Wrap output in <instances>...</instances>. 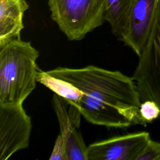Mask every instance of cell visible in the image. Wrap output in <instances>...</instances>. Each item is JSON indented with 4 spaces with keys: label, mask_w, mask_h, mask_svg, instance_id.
<instances>
[{
    "label": "cell",
    "mask_w": 160,
    "mask_h": 160,
    "mask_svg": "<svg viewBox=\"0 0 160 160\" xmlns=\"http://www.w3.org/2000/svg\"><path fill=\"white\" fill-rule=\"evenodd\" d=\"M47 72L80 90L79 111L88 122L114 128L147 126L140 114L141 102L132 77L93 65L58 67Z\"/></svg>",
    "instance_id": "cell-1"
},
{
    "label": "cell",
    "mask_w": 160,
    "mask_h": 160,
    "mask_svg": "<svg viewBox=\"0 0 160 160\" xmlns=\"http://www.w3.org/2000/svg\"><path fill=\"white\" fill-rule=\"evenodd\" d=\"M39 52L21 39L0 48V105L22 104L36 86Z\"/></svg>",
    "instance_id": "cell-2"
},
{
    "label": "cell",
    "mask_w": 160,
    "mask_h": 160,
    "mask_svg": "<svg viewBox=\"0 0 160 160\" xmlns=\"http://www.w3.org/2000/svg\"><path fill=\"white\" fill-rule=\"evenodd\" d=\"M51 18L70 41H80L102 24L106 0H48Z\"/></svg>",
    "instance_id": "cell-3"
},
{
    "label": "cell",
    "mask_w": 160,
    "mask_h": 160,
    "mask_svg": "<svg viewBox=\"0 0 160 160\" xmlns=\"http://www.w3.org/2000/svg\"><path fill=\"white\" fill-rule=\"evenodd\" d=\"M138 57L132 78L141 102L153 101L160 108V0L151 33Z\"/></svg>",
    "instance_id": "cell-4"
},
{
    "label": "cell",
    "mask_w": 160,
    "mask_h": 160,
    "mask_svg": "<svg viewBox=\"0 0 160 160\" xmlns=\"http://www.w3.org/2000/svg\"><path fill=\"white\" fill-rule=\"evenodd\" d=\"M31 129V118L22 104L0 105V160L26 149Z\"/></svg>",
    "instance_id": "cell-5"
},
{
    "label": "cell",
    "mask_w": 160,
    "mask_h": 160,
    "mask_svg": "<svg viewBox=\"0 0 160 160\" xmlns=\"http://www.w3.org/2000/svg\"><path fill=\"white\" fill-rule=\"evenodd\" d=\"M150 139L141 131L93 142L88 146L87 160H136Z\"/></svg>",
    "instance_id": "cell-6"
},
{
    "label": "cell",
    "mask_w": 160,
    "mask_h": 160,
    "mask_svg": "<svg viewBox=\"0 0 160 160\" xmlns=\"http://www.w3.org/2000/svg\"><path fill=\"white\" fill-rule=\"evenodd\" d=\"M159 0H135L121 40L138 56L148 39L155 19Z\"/></svg>",
    "instance_id": "cell-7"
},
{
    "label": "cell",
    "mask_w": 160,
    "mask_h": 160,
    "mask_svg": "<svg viewBox=\"0 0 160 160\" xmlns=\"http://www.w3.org/2000/svg\"><path fill=\"white\" fill-rule=\"evenodd\" d=\"M52 106L66 149L68 160H87L86 146L83 138L78 131L79 125L73 121L67 109L68 104L64 99L54 94L52 96Z\"/></svg>",
    "instance_id": "cell-8"
},
{
    "label": "cell",
    "mask_w": 160,
    "mask_h": 160,
    "mask_svg": "<svg viewBox=\"0 0 160 160\" xmlns=\"http://www.w3.org/2000/svg\"><path fill=\"white\" fill-rule=\"evenodd\" d=\"M28 9L25 0H0V48L21 39L23 16Z\"/></svg>",
    "instance_id": "cell-9"
},
{
    "label": "cell",
    "mask_w": 160,
    "mask_h": 160,
    "mask_svg": "<svg viewBox=\"0 0 160 160\" xmlns=\"http://www.w3.org/2000/svg\"><path fill=\"white\" fill-rule=\"evenodd\" d=\"M135 0H106L104 19L111 28L112 34L122 40L130 12Z\"/></svg>",
    "instance_id": "cell-10"
},
{
    "label": "cell",
    "mask_w": 160,
    "mask_h": 160,
    "mask_svg": "<svg viewBox=\"0 0 160 160\" xmlns=\"http://www.w3.org/2000/svg\"><path fill=\"white\" fill-rule=\"evenodd\" d=\"M37 81L64 99L68 105L79 111L81 91L71 82L52 76L47 71L42 70L38 72Z\"/></svg>",
    "instance_id": "cell-11"
},
{
    "label": "cell",
    "mask_w": 160,
    "mask_h": 160,
    "mask_svg": "<svg viewBox=\"0 0 160 160\" xmlns=\"http://www.w3.org/2000/svg\"><path fill=\"white\" fill-rule=\"evenodd\" d=\"M139 111L142 118L147 124L152 122L160 116V108L153 101L141 102Z\"/></svg>",
    "instance_id": "cell-12"
},
{
    "label": "cell",
    "mask_w": 160,
    "mask_h": 160,
    "mask_svg": "<svg viewBox=\"0 0 160 160\" xmlns=\"http://www.w3.org/2000/svg\"><path fill=\"white\" fill-rule=\"evenodd\" d=\"M136 160H160V142L150 139Z\"/></svg>",
    "instance_id": "cell-13"
},
{
    "label": "cell",
    "mask_w": 160,
    "mask_h": 160,
    "mask_svg": "<svg viewBox=\"0 0 160 160\" xmlns=\"http://www.w3.org/2000/svg\"><path fill=\"white\" fill-rule=\"evenodd\" d=\"M49 160H68L66 149L63 138L59 134L54 142L51 154L49 158Z\"/></svg>",
    "instance_id": "cell-14"
}]
</instances>
